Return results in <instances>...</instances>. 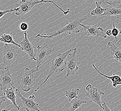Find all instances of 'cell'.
<instances>
[{"mask_svg": "<svg viewBox=\"0 0 121 111\" xmlns=\"http://www.w3.org/2000/svg\"><path fill=\"white\" fill-rule=\"evenodd\" d=\"M52 51V48H49L47 44H45L41 46H37L34 59L37 62L36 70L37 71H39L40 66L51 57Z\"/></svg>", "mask_w": 121, "mask_h": 111, "instance_id": "cell-5", "label": "cell"}, {"mask_svg": "<svg viewBox=\"0 0 121 111\" xmlns=\"http://www.w3.org/2000/svg\"><path fill=\"white\" fill-rule=\"evenodd\" d=\"M3 62L7 66L14 63L18 55L16 50L10 47L7 44H5L3 48Z\"/></svg>", "mask_w": 121, "mask_h": 111, "instance_id": "cell-11", "label": "cell"}, {"mask_svg": "<svg viewBox=\"0 0 121 111\" xmlns=\"http://www.w3.org/2000/svg\"><path fill=\"white\" fill-rule=\"evenodd\" d=\"M119 4L121 5V0H117Z\"/></svg>", "mask_w": 121, "mask_h": 111, "instance_id": "cell-32", "label": "cell"}, {"mask_svg": "<svg viewBox=\"0 0 121 111\" xmlns=\"http://www.w3.org/2000/svg\"><path fill=\"white\" fill-rule=\"evenodd\" d=\"M0 41L1 42L5 43V44H13L21 48L20 44H17L14 41L13 36L9 34H4L2 35L0 38Z\"/></svg>", "mask_w": 121, "mask_h": 111, "instance_id": "cell-17", "label": "cell"}, {"mask_svg": "<svg viewBox=\"0 0 121 111\" xmlns=\"http://www.w3.org/2000/svg\"><path fill=\"white\" fill-rule=\"evenodd\" d=\"M7 99H7V98L6 97V96L5 95L3 96H1L0 97V107H1L3 103L7 101Z\"/></svg>", "mask_w": 121, "mask_h": 111, "instance_id": "cell-26", "label": "cell"}, {"mask_svg": "<svg viewBox=\"0 0 121 111\" xmlns=\"http://www.w3.org/2000/svg\"><path fill=\"white\" fill-rule=\"evenodd\" d=\"M42 3H52L56 7L60 9L63 12L65 16H66L67 14L70 12V9L69 8L67 11L64 10L61 8L59 7L58 5L52 0H22L16 5H18L19 7L16 8L15 14L17 16H23L27 13H28L30 12V10L32 9L33 8L35 5L39 4Z\"/></svg>", "mask_w": 121, "mask_h": 111, "instance_id": "cell-3", "label": "cell"}, {"mask_svg": "<svg viewBox=\"0 0 121 111\" xmlns=\"http://www.w3.org/2000/svg\"><path fill=\"white\" fill-rule=\"evenodd\" d=\"M106 34L108 36H111V35H112V30L109 29V30H107V31L106 32Z\"/></svg>", "mask_w": 121, "mask_h": 111, "instance_id": "cell-27", "label": "cell"}, {"mask_svg": "<svg viewBox=\"0 0 121 111\" xmlns=\"http://www.w3.org/2000/svg\"><path fill=\"white\" fill-rule=\"evenodd\" d=\"M71 105L70 107V111H74L76 110L77 109H78L81 107L83 103H87L86 101L82 100L81 99H79L78 98H74L71 100Z\"/></svg>", "mask_w": 121, "mask_h": 111, "instance_id": "cell-20", "label": "cell"}, {"mask_svg": "<svg viewBox=\"0 0 121 111\" xmlns=\"http://www.w3.org/2000/svg\"><path fill=\"white\" fill-rule=\"evenodd\" d=\"M36 71V69L27 67L18 74L17 76V82L22 90L28 92L32 89L37 77L34 76V73Z\"/></svg>", "mask_w": 121, "mask_h": 111, "instance_id": "cell-4", "label": "cell"}, {"mask_svg": "<svg viewBox=\"0 0 121 111\" xmlns=\"http://www.w3.org/2000/svg\"><path fill=\"white\" fill-rule=\"evenodd\" d=\"M12 110V109H3L2 110V111H11Z\"/></svg>", "mask_w": 121, "mask_h": 111, "instance_id": "cell-31", "label": "cell"}, {"mask_svg": "<svg viewBox=\"0 0 121 111\" xmlns=\"http://www.w3.org/2000/svg\"><path fill=\"white\" fill-rule=\"evenodd\" d=\"M80 89L79 88H72L65 91V95L69 102H71L73 99L78 97Z\"/></svg>", "mask_w": 121, "mask_h": 111, "instance_id": "cell-18", "label": "cell"}, {"mask_svg": "<svg viewBox=\"0 0 121 111\" xmlns=\"http://www.w3.org/2000/svg\"><path fill=\"white\" fill-rule=\"evenodd\" d=\"M92 66H93V67L98 72V73L99 74L111 80V83H112L113 87L116 88L117 86H119V85H121V76H120L119 75H116L114 73L111 76H107L106 75L103 74L102 73H101L99 71V70L97 68V67H96L95 64H92Z\"/></svg>", "mask_w": 121, "mask_h": 111, "instance_id": "cell-14", "label": "cell"}, {"mask_svg": "<svg viewBox=\"0 0 121 111\" xmlns=\"http://www.w3.org/2000/svg\"><path fill=\"white\" fill-rule=\"evenodd\" d=\"M72 51L73 49L68 50L63 53H60L58 54V55L56 58L52 60L50 69L48 76H47L46 79H45L44 81L35 89V92H37L40 88L47 82L48 79L52 76L54 74H59L65 69L66 59L68 55Z\"/></svg>", "mask_w": 121, "mask_h": 111, "instance_id": "cell-1", "label": "cell"}, {"mask_svg": "<svg viewBox=\"0 0 121 111\" xmlns=\"http://www.w3.org/2000/svg\"><path fill=\"white\" fill-rule=\"evenodd\" d=\"M119 15H121V5L117 4L106 8V10L104 16H118Z\"/></svg>", "mask_w": 121, "mask_h": 111, "instance_id": "cell-16", "label": "cell"}, {"mask_svg": "<svg viewBox=\"0 0 121 111\" xmlns=\"http://www.w3.org/2000/svg\"><path fill=\"white\" fill-rule=\"evenodd\" d=\"M0 69H2L0 79V90L4 91L14 86V79L7 66L1 67Z\"/></svg>", "mask_w": 121, "mask_h": 111, "instance_id": "cell-8", "label": "cell"}, {"mask_svg": "<svg viewBox=\"0 0 121 111\" xmlns=\"http://www.w3.org/2000/svg\"><path fill=\"white\" fill-rule=\"evenodd\" d=\"M87 19V18L86 17L81 19L77 18L73 21H70L65 26L57 30L56 31L52 33L50 35H47L46 33H44V35L43 36L39 33L38 34L35 38H37V37H41L47 39H53L56 37L57 36L60 35L64 33H68L69 35H71L73 33H78L80 32V30L78 28L79 26H80L82 22Z\"/></svg>", "mask_w": 121, "mask_h": 111, "instance_id": "cell-2", "label": "cell"}, {"mask_svg": "<svg viewBox=\"0 0 121 111\" xmlns=\"http://www.w3.org/2000/svg\"><path fill=\"white\" fill-rule=\"evenodd\" d=\"M16 92L17 97L22 99V103L26 111H40L39 109V104L34 101L35 98L34 95H31L28 98H26L22 95L21 91L19 88H16Z\"/></svg>", "mask_w": 121, "mask_h": 111, "instance_id": "cell-9", "label": "cell"}, {"mask_svg": "<svg viewBox=\"0 0 121 111\" xmlns=\"http://www.w3.org/2000/svg\"><path fill=\"white\" fill-rule=\"evenodd\" d=\"M117 44H120V43H121V37L119 39V40H118V41H117Z\"/></svg>", "mask_w": 121, "mask_h": 111, "instance_id": "cell-29", "label": "cell"}, {"mask_svg": "<svg viewBox=\"0 0 121 111\" xmlns=\"http://www.w3.org/2000/svg\"><path fill=\"white\" fill-rule=\"evenodd\" d=\"M102 105L103 111H113V109H110L107 107V104H106L105 103H104Z\"/></svg>", "mask_w": 121, "mask_h": 111, "instance_id": "cell-25", "label": "cell"}, {"mask_svg": "<svg viewBox=\"0 0 121 111\" xmlns=\"http://www.w3.org/2000/svg\"><path fill=\"white\" fill-rule=\"evenodd\" d=\"M96 7L95 9L91 10L90 12V14L93 16H104L106 10V8H104L101 7L100 3L96 1Z\"/></svg>", "mask_w": 121, "mask_h": 111, "instance_id": "cell-19", "label": "cell"}, {"mask_svg": "<svg viewBox=\"0 0 121 111\" xmlns=\"http://www.w3.org/2000/svg\"><path fill=\"white\" fill-rule=\"evenodd\" d=\"M119 32L118 29H117L115 27V22H113V28L112 30V36L113 37H114L116 40L117 42V37L119 34Z\"/></svg>", "mask_w": 121, "mask_h": 111, "instance_id": "cell-22", "label": "cell"}, {"mask_svg": "<svg viewBox=\"0 0 121 111\" xmlns=\"http://www.w3.org/2000/svg\"><path fill=\"white\" fill-rule=\"evenodd\" d=\"M15 11H16V8H14V9H10L9 10H4V11H0V18L1 19L3 16H4L5 15L7 14V13L12 12Z\"/></svg>", "mask_w": 121, "mask_h": 111, "instance_id": "cell-24", "label": "cell"}, {"mask_svg": "<svg viewBox=\"0 0 121 111\" xmlns=\"http://www.w3.org/2000/svg\"><path fill=\"white\" fill-rule=\"evenodd\" d=\"M25 38L22 41H20L19 44L21 46V49L22 51L27 53L32 60L35 59V48L32 43L28 38L27 32H24Z\"/></svg>", "mask_w": 121, "mask_h": 111, "instance_id": "cell-12", "label": "cell"}, {"mask_svg": "<svg viewBox=\"0 0 121 111\" xmlns=\"http://www.w3.org/2000/svg\"><path fill=\"white\" fill-rule=\"evenodd\" d=\"M117 19H120V20L121 21V17H119L118 16H117ZM119 34L120 35H121V30L120 31V32H119Z\"/></svg>", "mask_w": 121, "mask_h": 111, "instance_id": "cell-30", "label": "cell"}, {"mask_svg": "<svg viewBox=\"0 0 121 111\" xmlns=\"http://www.w3.org/2000/svg\"><path fill=\"white\" fill-rule=\"evenodd\" d=\"M84 0L86 1V2L90 3V4H92V3H93L97 1V0Z\"/></svg>", "mask_w": 121, "mask_h": 111, "instance_id": "cell-28", "label": "cell"}, {"mask_svg": "<svg viewBox=\"0 0 121 111\" xmlns=\"http://www.w3.org/2000/svg\"><path fill=\"white\" fill-rule=\"evenodd\" d=\"M29 28V26L28 23L25 22H23L21 23L19 25V28L22 31H23L24 32H27V31L28 30Z\"/></svg>", "mask_w": 121, "mask_h": 111, "instance_id": "cell-23", "label": "cell"}, {"mask_svg": "<svg viewBox=\"0 0 121 111\" xmlns=\"http://www.w3.org/2000/svg\"><path fill=\"white\" fill-rule=\"evenodd\" d=\"M80 26L82 27L84 30V35L86 36H98L107 38V35L104 32V30L101 28H97V24L94 25L87 26L80 24Z\"/></svg>", "mask_w": 121, "mask_h": 111, "instance_id": "cell-10", "label": "cell"}, {"mask_svg": "<svg viewBox=\"0 0 121 111\" xmlns=\"http://www.w3.org/2000/svg\"><path fill=\"white\" fill-rule=\"evenodd\" d=\"M77 49H73L66 59L65 69L67 71L66 77L74 75L79 70V63L77 59Z\"/></svg>", "mask_w": 121, "mask_h": 111, "instance_id": "cell-6", "label": "cell"}, {"mask_svg": "<svg viewBox=\"0 0 121 111\" xmlns=\"http://www.w3.org/2000/svg\"><path fill=\"white\" fill-rule=\"evenodd\" d=\"M97 2L101 4L102 3H106L109 5H115L118 4L117 0H97Z\"/></svg>", "mask_w": 121, "mask_h": 111, "instance_id": "cell-21", "label": "cell"}, {"mask_svg": "<svg viewBox=\"0 0 121 111\" xmlns=\"http://www.w3.org/2000/svg\"><path fill=\"white\" fill-rule=\"evenodd\" d=\"M16 88L15 86H13L3 91L7 99H9L12 102L14 108L17 109V110H19L20 109V106H19L16 103V99L17 97L16 92Z\"/></svg>", "mask_w": 121, "mask_h": 111, "instance_id": "cell-13", "label": "cell"}, {"mask_svg": "<svg viewBox=\"0 0 121 111\" xmlns=\"http://www.w3.org/2000/svg\"><path fill=\"white\" fill-rule=\"evenodd\" d=\"M86 89L87 91L86 96L89 97L90 102L95 103L103 109L101 97L104 95V93L100 89L94 87L91 84L86 86Z\"/></svg>", "mask_w": 121, "mask_h": 111, "instance_id": "cell-7", "label": "cell"}, {"mask_svg": "<svg viewBox=\"0 0 121 111\" xmlns=\"http://www.w3.org/2000/svg\"><path fill=\"white\" fill-rule=\"evenodd\" d=\"M108 45L111 50V54L113 56L116 63L119 62L121 63V49L117 46L112 42H108Z\"/></svg>", "mask_w": 121, "mask_h": 111, "instance_id": "cell-15", "label": "cell"}]
</instances>
